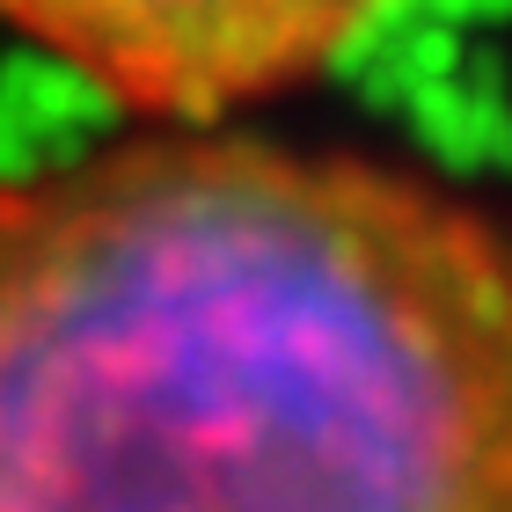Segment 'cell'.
<instances>
[{"mask_svg": "<svg viewBox=\"0 0 512 512\" xmlns=\"http://www.w3.org/2000/svg\"><path fill=\"white\" fill-rule=\"evenodd\" d=\"M395 0H0V22L132 125H242L352 52Z\"/></svg>", "mask_w": 512, "mask_h": 512, "instance_id": "2", "label": "cell"}, {"mask_svg": "<svg viewBox=\"0 0 512 512\" xmlns=\"http://www.w3.org/2000/svg\"><path fill=\"white\" fill-rule=\"evenodd\" d=\"M0 512H512V227L249 125L0 176Z\"/></svg>", "mask_w": 512, "mask_h": 512, "instance_id": "1", "label": "cell"}]
</instances>
